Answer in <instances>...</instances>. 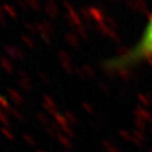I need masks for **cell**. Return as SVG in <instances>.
<instances>
[{"label":"cell","instance_id":"cell-1","mask_svg":"<svg viewBox=\"0 0 152 152\" xmlns=\"http://www.w3.org/2000/svg\"><path fill=\"white\" fill-rule=\"evenodd\" d=\"M149 60H152V12L139 41L124 54L113 59L108 66L110 69L122 70Z\"/></svg>","mask_w":152,"mask_h":152}]
</instances>
